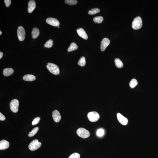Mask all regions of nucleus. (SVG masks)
Returning <instances> with one entry per match:
<instances>
[{
    "mask_svg": "<svg viewBox=\"0 0 158 158\" xmlns=\"http://www.w3.org/2000/svg\"><path fill=\"white\" fill-rule=\"evenodd\" d=\"M46 67L49 71L53 75H57L59 74L60 71L59 68L55 64L53 63H48Z\"/></svg>",
    "mask_w": 158,
    "mask_h": 158,
    "instance_id": "nucleus-1",
    "label": "nucleus"
},
{
    "mask_svg": "<svg viewBox=\"0 0 158 158\" xmlns=\"http://www.w3.org/2000/svg\"><path fill=\"white\" fill-rule=\"evenodd\" d=\"M142 21L140 17L138 16L134 19L132 23V27L135 30L141 28L142 26Z\"/></svg>",
    "mask_w": 158,
    "mask_h": 158,
    "instance_id": "nucleus-2",
    "label": "nucleus"
},
{
    "mask_svg": "<svg viewBox=\"0 0 158 158\" xmlns=\"http://www.w3.org/2000/svg\"><path fill=\"white\" fill-rule=\"evenodd\" d=\"M76 132L78 136L82 138H86L90 136V132L84 128H79Z\"/></svg>",
    "mask_w": 158,
    "mask_h": 158,
    "instance_id": "nucleus-3",
    "label": "nucleus"
},
{
    "mask_svg": "<svg viewBox=\"0 0 158 158\" xmlns=\"http://www.w3.org/2000/svg\"><path fill=\"white\" fill-rule=\"evenodd\" d=\"M41 143L39 142L37 139L33 140L29 144V148L30 150L34 151L37 150L41 146Z\"/></svg>",
    "mask_w": 158,
    "mask_h": 158,
    "instance_id": "nucleus-4",
    "label": "nucleus"
},
{
    "mask_svg": "<svg viewBox=\"0 0 158 158\" xmlns=\"http://www.w3.org/2000/svg\"><path fill=\"white\" fill-rule=\"evenodd\" d=\"M88 117L89 121L91 122H96L100 118V116L97 112H90L88 114Z\"/></svg>",
    "mask_w": 158,
    "mask_h": 158,
    "instance_id": "nucleus-5",
    "label": "nucleus"
},
{
    "mask_svg": "<svg viewBox=\"0 0 158 158\" xmlns=\"http://www.w3.org/2000/svg\"><path fill=\"white\" fill-rule=\"evenodd\" d=\"M19 102L17 100L14 99L12 100L10 103V109L12 112L14 113H17L19 109Z\"/></svg>",
    "mask_w": 158,
    "mask_h": 158,
    "instance_id": "nucleus-6",
    "label": "nucleus"
},
{
    "mask_svg": "<svg viewBox=\"0 0 158 158\" xmlns=\"http://www.w3.org/2000/svg\"><path fill=\"white\" fill-rule=\"evenodd\" d=\"M17 34L18 38L19 41H23L25 38V32L24 29L22 26H20L18 27Z\"/></svg>",
    "mask_w": 158,
    "mask_h": 158,
    "instance_id": "nucleus-7",
    "label": "nucleus"
},
{
    "mask_svg": "<svg viewBox=\"0 0 158 158\" xmlns=\"http://www.w3.org/2000/svg\"><path fill=\"white\" fill-rule=\"evenodd\" d=\"M47 23L51 26L58 27L60 26L59 22L57 19L53 18H48L46 19Z\"/></svg>",
    "mask_w": 158,
    "mask_h": 158,
    "instance_id": "nucleus-8",
    "label": "nucleus"
},
{
    "mask_svg": "<svg viewBox=\"0 0 158 158\" xmlns=\"http://www.w3.org/2000/svg\"><path fill=\"white\" fill-rule=\"evenodd\" d=\"M110 41L107 38H105L102 40L100 46V49L102 51H104L109 45Z\"/></svg>",
    "mask_w": 158,
    "mask_h": 158,
    "instance_id": "nucleus-9",
    "label": "nucleus"
},
{
    "mask_svg": "<svg viewBox=\"0 0 158 158\" xmlns=\"http://www.w3.org/2000/svg\"><path fill=\"white\" fill-rule=\"evenodd\" d=\"M117 119L120 123L123 125H127L128 123V119L124 116L122 114L120 113H118L117 114Z\"/></svg>",
    "mask_w": 158,
    "mask_h": 158,
    "instance_id": "nucleus-10",
    "label": "nucleus"
},
{
    "mask_svg": "<svg viewBox=\"0 0 158 158\" xmlns=\"http://www.w3.org/2000/svg\"><path fill=\"white\" fill-rule=\"evenodd\" d=\"M52 117L54 120L56 122H59L61 118L60 114L59 112L57 110H54L53 111Z\"/></svg>",
    "mask_w": 158,
    "mask_h": 158,
    "instance_id": "nucleus-11",
    "label": "nucleus"
},
{
    "mask_svg": "<svg viewBox=\"0 0 158 158\" xmlns=\"http://www.w3.org/2000/svg\"><path fill=\"white\" fill-rule=\"evenodd\" d=\"M36 8V3L35 1L33 0L29 1L28 5V11L29 13L32 12Z\"/></svg>",
    "mask_w": 158,
    "mask_h": 158,
    "instance_id": "nucleus-12",
    "label": "nucleus"
},
{
    "mask_svg": "<svg viewBox=\"0 0 158 158\" xmlns=\"http://www.w3.org/2000/svg\"><path fill=\"white\" fill-rule=\"evenodd\" d=\"M77 33L82 38L85 40H87L88 39V36L84 30L83 29L79 28L76 30Z\"/></svg>",
    "mask_w": 158,
    "mask_h": 158,
    "instance_id": "nucleus-13",
    "label": "nucleus"
},
{
    "mask_svg": "<svg viewBox=\"0 0 158 158\" xmlns=\"http://www.w3.org/2000/svg\"><path fill=\"white\" fill-rule=\"evenodd\" d=\"M9 146V142L5 140H2L0 142V150H4L8 149Z\"/></svg>",
    "mask_w": 158,
    "mask_h": 158,
    "instance_id": "nucleus-14",
    "label": "nucleus"
},
{
    "mask_svg": "<svg viewBox=\"0 0 158 158\" xmlns=\"http://www.w3.org/2000/svg\"><path fill=\"white\" fill-rule=\"evenodd\" d=\"M24 80L28 82H32L35 80L36 77L31 75H24L23 77Z\"/></svg>",
    "mask_w": 158,
    "mask_h": 158,
    "instance_id": "nucleus-15",
    "label": "nucleus"
},
{
    "mask_svg": "<svg viewBox=\"0 0 158 158\" xmlns=\"http://www.w3.org/2000/svg\"><path fill=\"white\" fill-rule=\"evenodd\" d=\"M39 34L40 31L38 29L36 28H34L33 29L31 33L32 37L33 38H37Z\"/></svg>",
    "mask_w": 158,
    "mask_h": 158,
    "instance_id": "nucleus-16",
    "label": "nucleus"
},
{
    "mask_svg": "<svg viewBox=\"0 0 158 158\" xmlns=\"http://www.w3.org/2000/svg\"><path fill=\"white\" fill-rule=\"evenodd\" d=\"M14 70L11 68H6L4 70L3 74L5 76H8L13 73Z\"/></svg>",
    "mask_w": 158,
    "mask_h": 158,
    "instance_id": "nucleus-17",
    "label": "nucleus"
},
{
    "mask_svg": "<svg viewBox=\"0 0 158 158\" xmlns=\"http://www.w3.org/2000/svg\"><path fill=\"white\" fill-rule=\"evenodd\" d=\"M78 48V46L75 43H72L70 44V46H69L68 49V52H70L77 49Z\"/></svg>",
    "mask_w": 158,
    "mask_h": 158,
    "instance_id": "nucleus-18",
    "label": "nucleus"
},
{
    "mask_svg": "<svg viewBox=\"0 0 158 158\" xmlns=\"http://www.w3.org/2000/svg\"><path fill=\"white\" fill-rule=\"evenodd\" d=\"M114 61H115L116 66L117 68H122L123 66V64L122 61L119 59H115V60H114Z\"/></svg>",
    "mask_w": 158,
    "mask_h": 158,
    "instance_id": "nucleus-19",
    "label": "nucleus"
},
{
    "mask_svg": "<svg viewBox=\"0 0 158 158\" xmlns=\"http://www.w3.org/2000/svg\"><path fill=\"white\" fill-rule=\"evenodd\" d=\"M100 12V10L98 8H93L91 10H89L88 13L90 15H94L97 14Z\"/></svg>",
    "mask_w": 158,
    "mask_h": 158,
    "instance_id": "nucleus-20",
    "label": "nucleus"
},
{
    "mask_svg": "<svg viewBox=\"0 0 158 158\" xmlns=\"http://www.w3.org/2000/svg\"><path fill=\"white\" fill-rule=\"evenodd\" d=\"M39 129L38 127H36L33 128L32 131L29 133L28 135L30 137L34 136L37 133Z\"/></svg>",
    "mask_w": 158,
    "mask_h": 158,
    "instance_id": "nucleus-21",
    "label": "nucleus"
},
{
    "mask_svg": "<svg viewBox=\"0 0 158 158\" xmlns=\"http://www.w3.org/2000/svg\"><path fill=\"white\" fill-rule=\"evenodd\" d=\"M78 65L81 67H84L86 64V59L84 57H81L78 63Z\"/></svg>",
    "mask_w": 158,
    "mask_h": 158,
    "instance_id": "nucleus-22",
    "label": "nucleus"
},
{
    "mask_svg": "<svg viewBox=\"0 0 158 158\" xmlns=\"http://www.w3.org/2000/svg\"><path fill=\"white\" fill-rule=\"evenodd\" d=\"M103 17L101 16L96 17L93 19V21L96 23H101L103 22Z\"/></svg>",
    "mask_w": 158,
    "mask_h": 158,
    "instance_id": "nucleus-23",
    "label": "nucleus"
},
{
    "mask_svg": "<svg viewBox=\"0 0 158 158\" xmlns=\"http://www.w3.org/2000/svg\"><path fill=\"white\" fill-rule=\"evenodd\" d=\"M138 83L137 81L136 80L134 79H133L130 82L129 86L130 87L133 89V88H134L138 84Z\"/></svg>",
    "mask_w": 158,
    "mask_h": 158,
    "instance_id": "nucleus-24",
    "label": "nucleus"
},
{
    "mask_svg": "<svg viewBox=\"0 0 158 158\" xmlns=\"http://www.w3.org/2000/svg\"><path fill=\"white\" fill-rule=\"evenodd\" d=\"M65 2L68 5H76L78 1L76 0H66Z\"/></svg>",
    "mask_w": 158,
    "mask_h": 158,
    "instance_id": "nucleus-25",
    "label": "nucleus"
},
{
    "mask_svg": "<svg viewBox=\"0 0 158 158\" xmlns=\"http://www.w3.org/2000/svg\"><path fill=\"white\" fill-rule=\"evenodd\" d=\"M53 42L52 40H49L44 45V47L49 48H51L53 46Z\"/></svg>",
    "mask_w": 158,
    "mask_h": 158,
    "instance_id": "nucleus-26",
    "label": "nucleus"
},
{
    "mask_svg": "<svg viewBox=\"0 0 158 158\" xmlns=\"http://www.w3.org/2000/svg\"><path fill=\"white\" fill-rule=\"evenodd\" d=\"M104 134V130L102 128H100L98 130L97 132V135L98 136L101 137L103 136Z\"/></svg>",
    "mask_w": 158,
    "mask_h": 158,
    "instance_id": "nucleus-27",
    "label": "nucleus"
},
{
    "mask_svg": "<svg viewBox=\"0 0 158 158\" xmlns=\"http://www.w3.org/2000/svg\"><path fill=\"white\" fill-rule=\"evenodd\" d=\"M40 120V117H38L35 118L32 122V124L33 125H35L38 124Z\"/></svg>",
    "mask_w": 158,
    "mask_h": 158,
    "instance_id": "nucleus-28",
    "label": "nucleus"
},
{
    "mask_svg": "<svg viewBox=\"0 0 158 158\" xmlns=\"http://www.w3.org/2000/svg\"><path fill=\"white\" fill-rule=\"evenodd\" d=\"M80 155L77 153H74L71 154L68 158H80Z\"/></svg>",
    "mask_w": 158,
    "mask_h": 158,
    "instance_id": "nucleus-29",
    "label": "nucleus"
},
{
    "mask_svg": "<svg viewBox=\"0 0 158 158\" xmlns=\"http://www.w3.org/2000/svg\"><path fill=\"white\" fill-rule=\"evenodd\" d=\"M4 1L6 6L7 7H9L11 5V1L10 0H5Z\"/></svg>",
    "mask_w": 158,
    "mask_h": 158,
    "instance_id": "nucleus-30",
    "label": "nucleus"
},
{
    "mask_svg": "<svg viewBox=\"0 0 158 158\" xmlns=\"http://www.w3.org/2000/svg\"><path fill=\"white\" fill-rule=\"evenodd\" d=\"M5 119L6 118L5 116L1 113H0V120L1 121H3L5 120Z\"/></svg>",
    "mask_w": 158,
    "mask_h": 158,
    "instance_id": "nucleus-31",
    "label": "nucleus"
},
{
    "mask_svg": "<svg viewBox=\"0 0 158 158\" xmlns=\"http://www.w3.org/2000/svg\"><path fill=\"white\" fill-rule=\"evenodd\" d=\"M3 53L1 52H0V59H1L2 58L3 56Z\"/></svg>",
    "mask_w": 158,
    "mask_h": 158,
    "instance_id": "nucleus-32",
    "label": "nucleus"
},
{
    "mask_svg": "<svg viewBox=\"0 0 158 158\" xmlns=\"http://www.w3.org/2000/svg\"><path fill=\"white\" fill-rule=\"evenodd\" d=\"M2 34V31H0V35H1Z\"/></svg>",
    "mask_w": 158,
    "mask_h": 158,
    "instance_id": "nucleus-33",
    "label": "nucleus"
},
{
    "mask_svg": "<svg viewBox=\"0 0 158 158\" xmlns=\"http://www.w3.org/2000/svg\"><path fill=\"white\" fill-rule=\"evenodd\" d=\"M58 28H59V26H58Z\"/></svg>",
    "mask_w": 158,
    "mask_h": 158,
    "instance_id": "nucleus-34",
    "label": "nucleus"
}]
</instances>
